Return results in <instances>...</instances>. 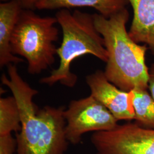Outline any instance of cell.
Wrapping results in <instances>:
<instances>
[{
  "instance_id": "obj_7",
  "label": "cell",
  "mask_w": 154,
  "mask_h": 154,
  "mask_svg": "<svg viewBox=\"0 0 154 154\" xmlns=\"http://www.w3.org/2000/svg\"><path fill=\"white\" fill-rule=\"evenodd\" d=\"M91 95L110 111L118 121L134 119L132 91L117 88L106 77L105 72L97 70L86 77Z\"/></svg>"
},
{
  "instance_id": "obj_8",
  "label": "cell",
  "mask_w": 154,
  "mask_h": 154,
  "mask_svg": "<svg viewBox=\"0 0 154 154\" xmlns=\"http://www.w3.org/2000/svg\"><path fill=\"white\" fill-rule=\"evenodd\" d=\"M23 8L18 0H9L0 4V66L23 62L11 52V41Z\"/></svg>"
},
{
  "instance_id": "obj_2",
  "label": "cell",
  "mask_w": 154,
  "mask_h": 154,
  "mask_svg": "<svg viewBox=\"0 0 154 154\" xmlns=\"http://www.w3.org/2000/svg\"><path fill=\"white\" fill-rule=\"evenodd\" d=\"M93 16L108 53L104 72L108 81L126 92L148 88L149 69L145 62L147 48L134 42L127 32L129 13L126 8L109 18L99 14Z\"/></svg>"
},
{
  "instance_id": "obj_14",
  "label": "cell",
  "mask_w": 154,
  "mask_h": 154,
  "mask_svg": "<svg viewBox=\"0 0 154 154\" xmlns=\"http://www.w3.org/2000/svg\"><path fill=\"white\" fill-rule=\"evenodd\" d=\"M23 9L33 11L37 9V5L40 0H18Z\"/></svg>"
},
{
  "instance_id": "obj_11",
  "label": "cell",
  "mask_w": 154,
  "mask_h": 154,
  "mask_svg": "<svg viewBox=\"0 0 154 154\" xmlns=\"http://www.w3.org/2000/svg\"><path fill=\"white\" fill-rule=\"evenodd\" d=\"M131 91L135 122L144 128L154 129V99L147 89L136 88Z\"/></svg>"
},
{
  "instance_id": "obj_12",
  "label": "cell",
  "mask_w": 154,
  "mask_h": 154,
  "mask_svg": "<svg viewBox=\"0 0 154 154\" xmlns=\"http://www.w3.org/2000/svg\"><path fill=\"white\" fill-rule=\"evenodd\" d=\"M21 129V116L15 98L0 99V136L18 132Z\"/></svg>"
},
{
  "instance_id": "obj_6",
  "label": "cell",
  "mask_w": 154,
  "mask_h": 154,
  "mask_svg": "<svg viewBox=\"0 0 154 154\" xmlns=\"http://www.w3.org/2000/svg\"><path fill=\"white\" fill-rule=\"evenodd\" d=\"M91 142L96 154H154V129L128 122L94 132Z\"/></svg>"
},
{
  "instance_id": "obj_5",
  "label": "cell",
  "mask_w": 154,
  "mask_h": 154,
  "mask_svg": "<svg viewBox=\"0 0 154 154\" xmlns=\"http://www.w3.org/2000/svg\"><path fill=\"white\" fill-rule=\"evenodd\" d=\"M64 117L66 139L74 145L80 143L87 132L109 131L118 125L116 117L91 94L72 100L64 111Z\"/></svg>"
},
{
  "instance_id": "obj_4",
  "label": "cell",
  "mask_w": 154,
  "mask_h": 154,
  "mask_svg": "<svg viewBox=\"0 0 154 154\" xmlns=\"http://www.w3.org/2000/svg\"><path fill=\"white\" fill-rule=\"evenodd\" d=\"M53 17H41L33 11L23 9L11 36V47L14 55L28 62L30 74H40L55 62L59 31Z\"/></svg>"
},
{
  "instance_id": "obj_10",
  "label": "cell",
  "mask_w": 154,
  "mask_h": 154,
  "mask_svg": "<svg viewBox=\"0 0 154 154\" xmlns=\"http://www.w3.org/2000/svg\"><path fill=\"white\" fill-rule=\"evenodd\" d=\"M127 0H40L37 5L39 10L68 9L78 7H91L100 14L109 18L126 8Z\"/></svg>"
},
{
  "instance_id": "obj_3",
  "label": "cell",
  "mask_w": 154,
  "mask_h": 154,
  "mask_svg": "<svg viewBox=\"0 0 154 154\" xmlns=\"http://www.w3.org/2000/svg\"><path fill=\"white\" fill-rule=\"evenodd\" d=\"M55 18L63 33L61 46L57 50L60 65L39 82L49 86L60 82L72 88L78 79L76 74L70 70L72 61L82 55L91 54L107 62L108 53L104 39L95 28L93 14L78 10L71 13L68 9H63L57 13Z\"/></svg>"
},
{
  "instance_id": "obj_13",
  "label": "cell",
  "mask_w": 154,
  "mask_h": 154,
  "mask_svg": "<svg viewBox=\"0 0 154 154\" xmlns=\"http://www.w3.org/2000/svg\"><path fill=\"white\" fill-rule=\"evenodd\" d=\"M15 151L16 141L11 134L0 136V154H13Z\"/></svg>"
},
{
  "instance_id": "obj_1",
  "label": "cell",
  "mask_w": 154,
  "mask_h": 154,
  "mask_svg": "<svg viewBox=\"0 0 154 154\" xmlns=\"http://www.w3.org/2000/svg\"><path fill=\"white\" fill-rule=\"evenodd\" d=\"M2 83L11 91L21 116V129L16 134L17 154H65L69 142L65 134V107L50 106L38 109L33 97L38 91L19 74L15 64L8 66Z\"/></svg>"
},
{
  "instance_id": "obj_15",
  "label": "cell",
  "mask_w": 154,
  "mask_h": 154,
  "mask_svg": "<svg viewBox=\"0 0 154 154\" xmlns=\"http://www.w3.org/2000/svg\"><path fill=\"white\" fill-rule=\"evenodd\" d=\"M148 88L149 90L151 95L154 99V63L152 64L149 69Z\"/></svg>"
},
{
  "instance_id": "obj_9",
  "label": "cell",
  "mask_w": 154,
  "mask_h": 154,
  "mask_svg": "<svg viewBox=\"0 0 154 154\" xmlns=\"http://www.w3.org/2000/svg\"><path fill=\"white\" fill-rule=\"evenodd\" d=\"M134 11L128 34L136 43L148 45L154 55V0H127Z\"/></svg>"
}]
</instances>
